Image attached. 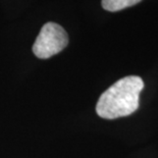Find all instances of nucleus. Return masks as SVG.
<instances>
[{"label":"nucleus","mask_w":158,"mask_h":158,"mask_svg":"<svg viewBox=\"0 0 158 158\" xmlns=\"http://www.w3.org/2000/svg\"><path fill=\"white\" fill-rule=\"evenodd\" d=\"M143 89L144 82L138 76L118 80L100 96L96 105L97 114L105 119L131 115L139 108L140 93Z\"/></svg>","instance_id":"nucleus-1"},{"label":"nucleus","mask_w":158,"mask_h":158,"mask_svg":"<svg viewBox=\"0 0 158 158\" xmlns=\"http://www.w3.org/2000/svg\"><path fill=\"white\" fill-rule=\"evenodd\" d=\"M69 44V36L61 26L47 23L42 27L33 45V52L40 59H47L58 54Z\"/></svg>","instance_id":"nucleus-2"},{"label":"nucleus","mask_w":158,"mask_h":158,"mask_svg":"<svg viewBox=\"0 0 158 158\" xmlns=\"http://www.w3.org/2000/svg\"><path fill=\"white\" fill-rule=\"evenodd\" d=\"M142 0H102V7L107 11H119L127 7L138 4Z\"/></svg>","instance_id":"nucleus-3"}]
</instances>
